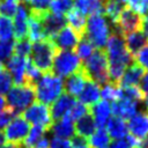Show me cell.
I'll list each match as a JSON object with an SVG mask.
<instances>
[{
  "label": "cell",
  "mask_w": 148,
  "mask_h": 148,
  "mask_svg": "<svg viewBox=\"0 0 148 148\" xmlns=\"http://www.w3.org/2000/svg\"><path fill=\"white\" fill-rule=\"evenodd\" d=\"M81 68L87 80H90L98 86L109 83V64L105 49L94 50L91 56L81 65Z\"/></svg>",
  "instance_id": "1"
},
{
  "label": "cell",
  "mask_w": 148,
  "mask_h": 148,
  "mask_svg": "<svg viewBox=\"0 0 148 148\" xmlns=\"http://www.w3.org/2000/svg\"><path fill=\"white\" fill-rule=\"evenodd\" d=\"M35 96L43 104H52L64 91L62 80L52 72L45 73L35 86Z\"/></svg>",
  "instance_id": "2"
},
{
  "label": "cell",
  "mask_w": 148,
  "mask_h": 148,
  "mask_svg": "<svg viewBox=\"0 0 148 148\" xmlns=\"http://www.w3.org/2000/svg\"><path fill=\"white\" fill-rule=\"evenodd\" d=\"M110 25L103 14H91L86 22L84 37L97 49H104L111 34Z\"/></svg>",
  "instance_id": "3"
},
{
  "label": "cell",
  "mask_w": 148,
  "mask_h": 148,
  "mask_svg": "<svg viewBox=\"0 0 148 148\" xmlns=\"http://www.w3.org/2000/svg\"><path fill=\"white\" fill-rule=\"evenodd\" d=\"M57 47L50 38H44L42 40L35 42L31 45V61L32 64L42 72L50 73L52 72V62L56 54Z\"/></svg>",
  "instance_id": "4"
},
{
  "label": "cell",
  "mask_w": 148,
  "mask_h": 148,
  "mask_svg": "<svg viewBox=\"0 0 148 148\" xmlns=\"http://www.w3.org/2000/svg\"><path fill=\"white\" fill-rule=\"evenodd\" d=\"M81 60L73 50H58L56 51L53 62H52V73L57 76L67 77L71 74L77 72L81 68Z\"/></svg>",
  "instance_id": "5"
},
{
  "label": "cell",
  "mask_w": 148,
  "mask_h": 148,
  "mask_svg": "<svg viewBox=\"0 0 148 148\" xmlns=\"http://www.w3.org/2000/svg\"><path fill=\"white\" fill-rule=\"evenodd\" d=\"M7 103L16 114H21L35 101V89L28 84H15L7 92Z\"/></svg>",
  "instance_id": "6"
},
{
  "label": "cell",
  "mask_w": 148,
  "mask_h": 148,
  "mask_svg": "<svg viewBox=\"0 0 148 148\" xmlns=\"http://www.w3.org/2000/svg\"><path fill=\"white\" fill-rule=\"evenodd\" d=\"M21 116L30 124L42 126L46 131H50L53 120L51 118L50 113V108L46 104H43L40 102H35L31 105H29L22 113Z\"/></svg>",
  "instance_id": "7"
},
{
  "label": "cell",
  "mask_w": 148,
  "mask_h": 148,
  "mask_svg": "<svg viewBox=\"0 0 148 148\" xmlns=\"http://www.w3.org/2000/svg\"><path fill=\"white\" fill-rule=\"evenodd\" d=\"M30 12H34V10H30ZM34 13H36L40 18V23H42V28H43L45 38L51 39L52 37H54L67 23V20L64 15L52 13L51 10L34 12Z\"/></svg>",
  "instance_id": "8"
},
{
  "label": "cell",
  "mask_w": 148,
  "mask_h": 148,
  "mask_svg": "<svg viewBox=\"0 0 148 148\" xmlns=\"http://www.w3.org/2000/svg\"><path fill=\"white\" fill-rule=\"evenodd\" d=\"M141 23H142V16L125 6L118 17L114 28L123 36H125L133 31L141 30Z\"/></svg>",
  "instance_id": "9"
},
{
  "label": "cell",
  "mask_w": 148,
  "mask_h": 148,
  "mask_svg": "<svg viewBox=\"0 0 148 148\" xmlns=\"http://www.w3.org/2000/svg\"><path fill=\"white\" fill-rule=\"evenodd\" d=\"M29 130H30V124L21 114H17L6 126V131H5L6 140H8L10 143L21 145L24 138L27 136Z\"/></svg>",
  "instance_id": "10"
},
{
  "label": "cell",
  "mask_w": 148,
  "mask_h": 148,
  "mask_svg": "<svg viewBox=\"0 0 148 148\" xmlns=\"http://www.w3.org/2000/svg\"><path fill=\"white\" fill-rule=\"evenodd\" d=\"M80 38L81 37L69 25H65L54 37L51 38V40L58 50H73L77 45Z\"/></svg>",
  "instance_id": "11"
},
{
  "label": "cell",
  "mask_w": 148,
  "mask_h": 148,
  "mask_svg": "<svg viewBox=\"0 0 148 148\" xmlns=\"http://www.w3.org/2000/svg\"><path fill=\"white\" fill-rule=\"evenodd\" d=\"M75 103H76L75 97H73V96H71V95H68L66 92L61 94L52 103V106L50 109V113H51L52 120H59L64 116L68 114V112L71 111V109L74 106Z\"/></svg>",
  "instance_id": "12"
},
{
  "label": "cell",
  "mask_w": 148,
  "mask_h": 148,
  "mask_svg": "<svg viewBox=\"0 0 148 148\" xmlns=\"http://www.w3.org/2000/svg\"><path fill=\"white\" fill-rule=\"evenodd\" d=\"M27 32H28V12L24 2H20L14 14L13 35L15 39H21L27 37Z\"/></svg>",
  "instance_id": "13"
},
{
  "label": "cell",
  "mask_w": 148,
  "mask_h": 148,
  "mask_svg": "<svg viewBox=\"0 0 148 148\" xmlns=\"http://www.w3.org/2000/svg\"><path fill=\"white\" fill-rule=\"evenodd\" d=\"M111 113L114 117H119L124 120H130L136 113V102L121 97L120 99L112 103Z\"/></svg>",
  "instance_id": "14"
},
{
  "label": "cell",
  "mask_w": 148,
  "mask_h": 148,
  "mask_svg": "<svg viewBox=\"0 0 148 148\" xmlns=\"http://www.w3.org/2000/svg\"><path fill=\"white\" fill-rule=\"evenodd\" d=\"M28 58L18 57V56H12L6 61V69L13 75V81L15 84H23L24 83V69L27 65Z\"/></svg>",
  "instance_id": "15"
},
{
  "label": "cell",
  "mask_w": 148,
  "mask_h": 148,
  "mask_svg": "<svg viewBox=\"0 0 148 148\" xmlns=\"http://www.w3.org/2000/svg\"><path fill=\"white\" fill-rule=\"evenodd\" d=\"M127 130L131 135H133L139 140L145 138L148 134V113L147 112L135 113L130 119Z\"/></svg>",
  "instance_id": "16"
},
{
  "label": "cell",
  "mask_w": 148,
  "mask_h": 148,
  "mask_svg": "<svg viewBox=\"0 0 148 148\" xmlns=\"http://www.w3.org/2000/svg\"><path fill=\"white\" fill-rule=\"evenodd\" d=\"M145 74V68L141 67L139 64L133 61L127 69H125L120 81H119V87L120 88H126L130 86H139L142 76Z\"/></svg>",
  "instance_id": "17"
},
{
  "label": "cell",
  "mask_w": 148,
  "mask_h": 148,
  "mask_svg": "<svg viewBox=\"0 0 148 148\" xmlns=\"http://www.w3.org/2000/svg\"><path fill=\"white\" fill-rule=\"evenodd\" d=\"M50 131L53 133L54 136L61 138V139H67V140L75 135L74 123L68 114L64 116L59 120H56V123L52 124Z\"/></svg>",
  "instance_id": "18"
},
{
  "label": "cell",
  "mask_w": 148,
  "mask_h": 148,
  "mask_svg": "<svg viewBox=\"0 0 148 148\" xmlns=\"http://www.w3.org/2000/svg\"><path fill=\"white\" fill-rule=\"evenodd\" d=\"M86 81H87V77H86L82 68H80L77 72L67 76V79L64 83V90L66 91V94H68L73 97L79 96L81 90L83 89Z\"/></svg>",
  "instance_id": "19"
},
{
  "label": "cell",
  "mask_w": 148,
  "mask_h": 148,
  "mask_svg": "<svg viewBox=\"0 0 148 148\" xmlns=\"http://www.w3.org/2000/svg\"><path fill=\"white\" fill-rule=\"evenodd\" d=\"M89 112L95 120L96 127H104L111 116V105L106 101H98L89 106Z\"/></svg>",
  "instance_id": "20"
},
{
  "label": "cell",
  "mask_w": 148,
  "mask_h": 148,
  "mask_svg": "<svg viewBox=\"0 0 148 148\" xmlns=\"http://www.w3.org/2000/svg\"><path fill=\"white\" fill-rule=\"evenodd\" d=\"M99 97H101L99 86L90 80H87L83 86V89L81 90V92L79 95L80 103H82L86 106H91L96 102H98Z\"/></svg>",
  "instance_id": "21"
},
{
  "label": "cell",
  "mask_w": 148,
  "mask_h": 148,
  "mask_svg": "<svg viewBox=\"0 0 148 148\" xmlns=\"http://www.w3.org/2000/svg\"><path fill=\"white\" fill-rule=\"evenodd\" d=\"M74 128H75V135H79L86 139V138H89L97 127H96V124H95V120L91 113L87 112L86 114H83L81 118L76 120Z\"/></svg>",
  "instance_id": "22"
},
{
  "label": "cell",
  "mask_w": 148,
  "mask_h": 148,
  "mask_svg": "<svg viewBox=\"0 0 148 148\" xmlns=\"http://www.w3.org/2000/svg\"><path fill=\"white\" fill-rule=\"evenodd\" d=\"M105 125H106V132H108L109 136L113 138L114 140L123 139L128 134L126 121L119 117L113 116V117L109 118V120L106 121Z\"/></svg>",
  "instance_id": "23"
},
{
  "label": "cell",
  "mask_w": 148,
  "mask_h": 148,
  "mask_svg": "<svg viewBox=\"0 0 148 148\" xmlns=\"http://www.w3.org/2000/svg\"><path fill=\"white\" fill-rule=\"evenodd\" d=\"M28 39L30 42H38L45 38L43 28H42V23H40V18L39 16L34 13L30 12V16L28 18Z\"/></svg>",
  "instance_id": "24"
},
{
  "label": "cell",
  "mask_w": 148,
  "mask_h": 148,
  "mask_svg": "<svg viewBox=\"0 0 148 148\" xmlns=\"http://www.w3.org/2000/svg\"><path fill=\"white\" fill-rule=\"evenodd\" d=\"M124 39H125V45H126V49L127 51L131 53L132 57H134L138 51L147 44V39L146 37L143 36L142 31L141 30H136V31H133L131 34H127L124 36Z\"/></svg>",
  "instance_id": "25"
},
{
  "label": "cell",
  "mask_w": 148,
  "mask_h": 148,
  "mask_svg": "<svg viewBox=\"0 0 148 148\" xmlns=\"http://www.w3.org/2000/svg\"><path fill=\"white\" fill-rule=\"evenodd\" d=\"M66 20L69 23V27L82 38L84 36V31H86V22H87L86 15H83L80 12H77L76 9L72 8L67 13Z\"/></svg>",
  "instance_id": "26"
},
{
  "label": "cell",
  "mask_w": 148,
  "mask_h": 148,
  "mask_svg": "<svg viewBox=\"0 0 148 148\" xmlns=\"http://www.w3.org/2000/svg\"><path fill=\"white\" fill-rule=\"evenodd\" d=\"M89 148H106L110 145V136L104 127H97L89 136Z\"/></svg>",
  "instance_id": "27"
},
{
  "label": "cell",
  "mask_w": 148,
  "mask_h": 148,
  "mask_svg": "<svg viewBox=\"0 0 148 148\" xmlns=\"http://www.w3.org/2000/svg\"><path fill=\"white\" fill-rule=\"evenodd\" d=\"M45 132H47V131H46L44 127L34 125L32 128L29 130L27 136L24 138V140L22 141L21 145H22L24 148H34L35 145H36V143L44 136Z\"/></svg>",
  "instance_id": "28"
},
{
  "label": "cell",
  "mask_w": 148,
  "mask_h": 148,
  "mask_svg": "<svg viewBox=\"0 0 148 148\" xmlns=\"http://www.w3.org/2000/svg\"><path fill=\"white\" fill-rule=\"evenodd\" d=\"M40 77H42V72L28 58L27 65H25V69H24V83L23 84H28V86L35 88L36 83L38 82V80Z\"/></svg>",
  "instance_id": "29"
},
{
  "label": "cell",
  "mask_w": 148,
  "mask_h": 148,
  "mask_svg": "<svg viewBox=\"0 0 148 148\" xmlns=\"http://www.w3.org/2000/svg\"><path fill=\"white\" fill-rule=\"evenodd\" d=\"M101 96H102L103 101L114 102V101H118L123 97V90L119 87V84L109 82V83L104 84L103 89L101 90Z\"/></svg>",
  "instance_id": "30"
},
{
  "label": "cell",
  "mask_w": 148,
  "mask_h": 148,
  "mask_svg": "<svg viewBox=\"0 0 148 148\" xmlns=\"http://www.w3.org/2000/svg\"><path fill=\"white\" fill-rule=\"evenodd\" d=\"M75 47H76L75 49V53L77 54V57L80 59H83V60L89 58L91 56V53L94 52V50H95V46L84 36L82 38H80V40H79V43H77V45Z\"/></svg>",
  "instance_id": "31"
},
{
  "label": "cell",
  "mask_w": 148,
  "mask_h": 148,
  "mask_svg": "<svg viewBox=\"0 0 148 148\" xmlns=\"http://www.w3.org/2000/svg\"><path fill=\"white\" fill-rule=\"evenodd\" d=\"M31 53V42L24 37L21 39H16L14 42V54L23 58H28Z\"/></svg>",
  "instance_id": "32"
},
{
  "label": "cell",
  "mask_w": 148,
  "mask_h": 148,
  "mask_svg": "<svg viewBox=\"0 0 148 148\" xmlns=\"http://www.w3.org/2000/svg\"><path fill=\"white\" fill-rule=\"evenodd\" d=\"M123 90V97L128 98L131 101L134 102H142L146 99L145 94L142 92V90L140 89L139 86H130L126 88H121Z\"/></svg>",
  "instance_id": "33"
},
{
  "label": "cell",
  "mask_w": 148,
  "mask_h": 148,
  "mask_svg": "<svg viewBox=\"0 0 148 148\" xmlns=\"http://www.w3.org/2000/svg\"><path fill=\"white\" fill-rule=\"evenodd\" d=\"M13 37V22L9 17L0 15V40H8Z\"/></svg>",
  "instance_id": "34"
},
{
  "label": "cell",
  "mask_w": 148,
  "mask_h": 148,
  "mask_svg": "<svg viewBox=\"0 0 148 148\" xmlns=\"http://www.w3.org/2000/svg\"><path fill=\"white\" fill-rule=\"evenodd\" d=\"M73 8V0H52L50 9L52 13L64 15Z\"/></svg>",
  "instance_id": "35"
},
{
  "label": "cell",
  "mask_w": 148,
  "mask_h": 148,
  "mask_svg": "<svg viewBox=\"0 0 148 148\" xmlns=\"http://www.w3.org/2000/svg\"><path fill=\"white\" fill-rule=\"evenodd\" d=\"M123 3L141 16L148 12V0H121Z\"/></svg>",
  "instance_id": "36"
},
{
  "label": "cell",
  "mask_w": 148,
  "mask_h": 148,
  "mask_svg": "<svg viewBox=\"0 0 148 148\" xmlns=\"http://www.w3.org/2000/svg\"><path fill=\"white\" fill-rule=\"evenodd\" d=\"M12 84H13V77L10 73L5 67H2L0 69V95L7 94L12 88Z\"/></svg>",
  "instance_id": "37"
},
{
  "label": "cell",
  "mask_w": 148,
  "mask_h": 148,
  "mask_svg": "<svg viewBox=\"0 0 148 148\" xmlns=\"http://www.w3.org/2000/svg\"><path fill=\"white\" fill-rule=\"evenodd\" d=\"M14 52V40H0V62H5L8 58L12 57Z\"/></svg>",
  "instance_id": "38"
},
{
  "label": "cell",
  "mask_w": 148,
  "mask_h": 148,
  "mask_svg": "<svg viewBox=\"0 0 148 148\" xmlns=\"http://www.w3.org/2000/svg\"><path fill=\"white\" fill-rule=\"evenodd\" d=\"M20 2L13 0H0V14L6 17L14 16Z\"/></svg>",
  "instance_id": "39"
},
{
  "label": "cell",
  "mask_w": 148,
  "mask_h": 148,
  "mask_svg": "<svg viewBox=\"0 0 148 148\" xmlns=\"http://www.w3.org/2000/svg\"><path fill=\"white\" fill-rule=\"evenodd\" d=\"M17 114L9 108V106H6L3 109L0 110V131L2 128H5Z\"/></svg>",
  "instance_id": "40"
},
{
  "label": "cell",
  "mask_w": 148,
  "mask_h": 148,
  "mask_svg": "<svg viewBox=\"0 0 148 148\" xmlns=\"http://www.w3.org/2000/svg\"><path fill=\"white\" fill-rule=\"evenodd\" d=\"M87 112H89V106H86L79 102V103H75L74 106L71 109V111L68 112V116L71 117V119L73 121H76L79 118H81Z\"/></svg>",
  "instance_id": "41"
},
{
  "label": "cell",
  "mask_w": 148,
  "mask_h": 148,
  "mask_svg": "<svg viewBox=\"0 0 148 148\" xmlns=\"http://www.w3.org/2000/svg\"><path fill=\"white\" fill-rule=\"evenodd\" d=\"M133 59H134V61H135L136 64H139L141 67L148 69V44L143 45V46L138 51V53L133 57Z\"/></svg>",
  "instance_id": "42"
},
{
  "label": "cell",
  "mask_w": 148,
  "mask_h": 148,
  "mask_svg": "<svg viewBox=\"0 0 148 148\" xmlns=\"http://www.w3.org/2000/svg\"><path fill=\"white\" fill-rule=\"evenodd\" d=\"M52 0H28L27 3L30 6V10L34 12H46L50 8Z\"/></svg>",
  "instance_id": "43"
},
{
  "label": "cell",
  "mask_w": 148,
  "mask_h": 148,
  "mask_svg": "<svg viewBox=\"0 0 148 148\" xmlns=\"http://www.w3.org/2000/svg\"><path fill=\"white\" fill-rule=\"evenodd\" d=\"M49 148H71V141L67 139L53 136L49 143Z\"/></svg>",
  "instance_id": "44"
},
{
  "label": "cell",
  "mask_w": 148,
  "mask_h": 148,
  "mask_svg": "<svg viewBox=\"0 0 148 148\" xmlns=\"http://www.w3.org/2000/svg\"><path fill=\"white\" fill-rule=\"evenodd\" d=\"M71 148H89V145L84 138H81L79 135H74L72 138Z\"/></svg>",
  "instance_id": "45"
},
{
  "label": "cell",
  "mask_w": 148,
  "mask_h": 148,
  "mask_svg": "<svg viewBox=\"0 0 148 148\" xmlns=\"http://www.w3.org/2000/svg\"><path fill=\"white\" fill-rule=\"evenodd\" d=\"M140 89L145 94L146 98H148V72L143 74V76L140 81Z\"/></svg>",
  "instance_id": "46"
},
{
  "label": "cell",
  "mask_w": 148,
  "mask_h": 148,
  "mask_svg": "<svg viewBox=\"0 0 148 148\" xmlns=\"http://www.w3.org/2000/svg\"><path fill=\"white\" fill-rule=\"evenodd\" d=\"M141 31L143 34V36L146 37V39L148 40V12L142 15V23H141Z\"/></svg>",
  "instance_id": "47"
},
{
  "label": "cell",
  "mask_w": 148,
  "mask_h": 148,
  "mask_svg": "<svg viewBox=\"0 0 148 148\" xmlns=\"http://www.w3.org/2000/svg\"><path fill=\"white\" fill-rule=\"evenodd\" d=\"M109 148H130L127 142L123 139H119V140H114L112 141L110 145H109Z\"/></svg>",
  "instance_id": "48"
},
{
  "label": "cell",
  "mask_w": 148,
  "mask_h": 148,
  "mask_svg": "<svg viewBox=\"0 0 148 148\" xmlns=\"http://www.w3.org/2000/svg\"><path fill=\"white\" fill-rule=\"evenodd\" d=\"M34 148H49V140L46 136H43L36 145Z\"/></svg>",
  "instance_id": "49"
},
{
  "label": "cell",
  "mask_w": 148,
  "mask_h": 148,
  "mask_svg": "<svg viewBox=\"0 0 148 148\" xmlns=\"http://www.w3.org/2000/svg\"><path fill=\"white\" fill-rule=\"evenodd\" d=\"M136 148H148V134L139 141V145Z\"/></svg>",
  "instance_id": "50"
},
{
  "label": "cell",
  "mask_w": 148,
  "mask_h": 148,
  "mask_svg": "<svg viewBox=\"0 0 148 148\" xmlns=\"http://www.w3.org/2000/svg\"><path fill=\"white\" fill-rule=\"evenodd\" d=\"M0 148H21V145H15V143H5Z\"/></svg>",
  "instance_id": "51"
},
{
  "label": "cell",
  "mask_w": 148,
  "mask_h": 148,
  "mask_svg": "<svg viewBox=\"0 0 148 148\" xmlns=\"http://www.w3.org/2000/svg\"><path fill=\"white\" fill-rule=\"evenodd\" d=\"M5 143H6V136H5L3 132H1V131H0V147H1V146H3Z\"/></svg>",
  "instance_id": "52"
},
{
  "label": "cell",
  "mask_w": 148,
  "mask_h": 148,
  "mask_svg": "<svg viewBox=\"0 0 148 148\" xmlns=\"http://www.w3.org/2000/svg\"><path fill=\"white\" fill-rule=\"evenodd\" d=\"M6 106H7V104H6V99L3 98L2 95H0V110L3 109V108H6Z\"/></svg>",
  "instance_id": "53"
},
{
  "label": "cell",
  "mask_w": 148,
  "mask_h": 148,
  "mask_svg": "<svg viewBox=\"0 0 148 148\" xmlns=\"http://www.w3.org/2000/svg\"><path fill=\"white\" fill-rule=\"evenodd\" d=\"M143 102L146 103V108H147V113H148V98H146V99H145Z\"/></svg>",
  "instance_id": "54"
},
{
  "label": "cell",
  "mask_w": 148,
  "mask_h": 148,
  "mask_svg": "<svg viewBox=\"0 0 148 148\" xmlns=\"http://www.w3.org/2000/svg\"><path fill=\"white\" fill-rule=\"evenodd\" d=\"M1 68H2V64L0 62V69H1Z\"/></svg>",
  "instance_id": "55"
}]
</instances>
